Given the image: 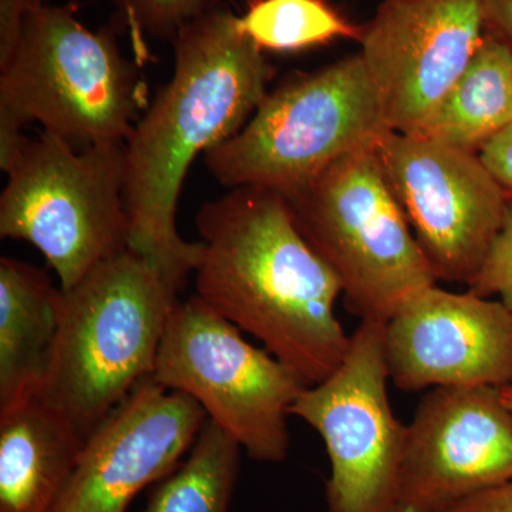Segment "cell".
I'll return each instance as SVG.
<instances>
[{
  "label": "cell",
  "instance_id": "cell-16",
  "mask_svg": "<svg viewBox=\"0 0 512 512\" xmlns=\"http://www.w3.org/2000/svg\"><path fill=\"white\" fill-rule=\"evenodd\" d=\"M60 305L62 289L43 269L9 256L0 259V412L39 393Z\"/></svg>",
  "mask_w": 512,
  "mask_h": 512
},
{
  "label": "cell",
  "instance_id": "cell-26",
  "mask_svg": "<svg viewBox=\"0 0 512 512\" xmlns=\"http://www.w3.org/2000/svg\"><path fill=\"white\" fill-rule=\"evenodd\" d=\"M500 393L503 402L507 404L508 409L512 410V384L511 386L501 387Z\"/></svg>",
  "mask_w": 512,
  "mask_h": 512
},
{
  "label": "cell",
  "instance_id": "cell-3",
  "mask_svg": "<svg viewBox=\"0 0 512 512\" xmlns=\"http://www.w3.org/2000/svg\"><path fill=\"white\" fill-rule=\"evenodd\" d=\"M178 293L131 249L62 291L59 329L37 399L86 440L153 376Z\"/></svg>",
  "mask_w": 512,
  "mask_h": 512
},
{
  "label": "cell",
  "instance_id": "cell-11",
  "mask_svg": "<svg viewBox=\"0 0 512 512\" xmlns=\"http://www.w3.org/2000/svg\"><path fill=\"white\" fill-rule=\"evenodd\" d=\"M484 0H383L360 56L390 130L417 134L476 55Z\"/></svg>",
  "mask_w": 512,
  "mask_h": 512
},
{
  "label": "cell",
  "instance_id": "cell-24",
  "mask_svg": "<svg viewBox=\"0 0 512 512\" xmlns=\"http://www.w3.org/2000/svg\"><path fill=\"white\" fill-rule=\"evenodd\" d=\"M446 512H512V480L473 495Z\"/></svg>",
  "mask_w": 512,
  "mask_h": 512
},
{
  "label": "cell",
  "instance_id": "cell-1",
  "mask_svg": "<svg viewBox=\"0 0 512 512\" xmlns=\"http://www.w3.org/2000/svg\"><path fill=\"white\" fill-rule=\"evenodd\" d=\"M173 76L126 140L128 249L183 289L202 242L177 229L185 175L200 154L241 130L268 94L274 69L238 28V16L208 9L173 39Z\"/></svg>",
  "mask_w": 512,
  "mask_h": 512
},
{
  "label": "cell",
  "instance_id": "cell-21",
  "mask_svg": "<svg viewBox=\"0 0 512 512\" xmlns=\"http://www.w3.org/2000/svg\"><path fill=\"white\" fill-rule=\"evenodd\" d=\"M468 292L483 298L498 295L512 313V197H508L503 227Z\"/></svg>",
  "mask_w": 512,
  "mask_h": 512
},
{
  "label": "cell",
  "instance_id": "cell-12",
  "mask_svg": "<svg viewBox=\"0 0 512 512\" xmlns=\"http://www.w3.org/2000/svg\"><path fill=\"white\" fill-rule=\"evenodd\" d=\"M512 480V410L500 387H434L407 424L402 512H446Z\"/></svg>",
  "mask_w": 512,
  "mask_h": 512
},
{
  "label": "cell",
  "instance_id": "cell-9",
  "mask_svg": "<svg viewBox=\"0 0 512 512\" xmlns=\"http://www.w3.org/2000/svg\"><path fill=\"white\" fill-rule=\"evenodd\" d=\"M386 322L360 320L342 365L305 387L291 416L318 431L330 461L325 512H402L407 424L390 406Z\"/></svg>",
  "mask_w": 512,
  "mask_h": 512
},
{
  "label": "cell",
  "instance_id": "cell-2",
  "mask_svg": "<svg viewBox=\"0 0 512 512\" xmlns=\"http://www.w3.org/2000/svg\"><path fill=\"white\" fill-rule=\"evenodd\" d=\"M202 245L197 296L316 386L350 345L336 316L342 284L303 238L284 195L232 188L195 218Z\"/></svg>",
  "mask_w": 512,
  "mask_h": 512
},
{
  "label": "cell",
  "instance_id": "cell-8",
  "mask_svg": "<svg viewBox=\"0 0 512 512\" xmlns=\"http://www.w3.org/2000/svg\"><path fill=\"white\" fill-rule=\"evenodd\" d=\"M151 379L200 403L252 460L276 464L288 457L286 420L308 386L197 295L175 303Z\"/></svg>",
  "mask_w": 512,
  "mask_h": 512
},
{
  "label": "cell",
  "instance_id": "cell-6",
  "mask_svg": "<svg viewBox=\"0 0 512 512\" xmlns=\"http://www.w3.org/2000/svg\"><path fill=\"white\" fill-rule=\"evenodd\" d=\"M0 237L30 242L69 291L128 249L126 143L77 150L43 133L0 164Z\"/></svg>",
  "mask_w": 512,
  "mask_h": 512
},
{
  "label": "cell",
  "instance_id": "cell-14",
  "mask_svg": "<svg viewBox=\"0 0 512 512\" xmlns=\"http://www.w3.org/2000/svg\"><path fill=\"white\" fill-rule=\"evenodd\" d=\"M384 345L403 392L512 384V313L476 293L424 289L387 320Z\"/></svg>",
  "mask_w": 512,
  "mask_h": 512
},
{
  "label": "cell",
  "instance_id": "cell-22",
  "mask_svg": "<svg viewBox=\"0 0 512 512\" xmlns=\"http://www.w3.org/2000/svg\"><path fill=\"white\" fill-rule=\"evenodd\" d=\"M47 2L49 0H0V64L12 55L25 19Z\"/></svg>",
  "mask_w": 512,
  "mask_h": 512
},
{
  "label": "cell",
  "instance_id": "cell-10",
  "mask_svg": "<svg viewBox=\"0 0 512 512\" xmlns=\"http://www.w3.org/2000/svg\"><path fill=\"white\" fill-rule=\"evenodd\" d=\"M375 151L437 281L470 285L503 227L510 195L477 151L396 131Z\"/></svg>",
  "mask_w": 512,
  "mask_h": 512
},
{
  "label": "cell",
  "instance_id": "cell-17",
  "mask_svg": "<svg viewBox=\"0 0 512 512\" xmlns=\"http://www.w3.org/2000/svg\"><path fill=\"white\" fill-rule=\"evenodd\" d=\"M512 124V47L485 35L476 55L416 136L477 151Z\"/></svg>",
  "mask_w": 512,
  "mask_h": 512
},
{
  "label": "cell",
  "instance_id": "cell-20",
  "mask_svg": "<svg viewBox=\"0 0 512 512\" xmlns=\"http://www.w3.org/2000/svg\"><path fill=\"white\" fill-rule=\"evenodd\" d=\"M119 9L133 42L138 66L150 59L148 39H171L207 12L208 0H111Z\"/></svg>",
  "mask_w": 512,
  "mask_h": 512
},
{
  "label": "cell",
  "instance_id": "cell-13",
  "mask_svg": "<svg viewBox=\"0 0 512 512\" xmlns=\"http://www.w3.org/2000/svg\"><path fill=\"white\" fill-rule=\"evenodd\" d=\"M207 420L188 394L144 380L83 441L55 512H127L177 470Z\"/></svg>",
  "mask_w": 512,
  "mask_h": 512
},
{
  "label": "cell",
  "instance_id": "cell-5",
  "mask_svg": "<svg viewBox=\"0 0 512 512\" xmlns=\"http://www.w3.org/2000/svg\"><path fill=\"white\" fill-rule=\"evenodd\" d=\"M390 131L359 53L266 94L248 123L204 160L229 190L262 188L288 197Z\"/></svg>",
  "mask_w": 512,
  "mask_h": 512
},
{
  "label": "cell",
  "instance_id": "cell-18",
  "mask_svg": "<svg viewBox=\"0 0 512 512\" xmlns=\"http://www.w3.org/2000/svg\"><path fill=\"white\" fill-rule=\"evenodd\" d=\"M241 466V446L208 419L188 460L161 480L143 512H228Z\"/></svg>",
  "mask_w": 512,
  "mask_h": 512
},
{
  "label": "cell",
  "instance_id": "cell-7",
  "mask_svg": "<svg viewBox=\"0 0 512 512\" xmlns=\"http://www.w3.org/2000/svg\"><path fill=\"white\" fill-rule=\"evenodd\" d=\"M285 200L303 238L338 275L346 309L360 320L387 322L437 284L375 146L340 158Z\"/></svg>",
  "mask_w": 512,
  "mask_h": 512
},
{
  "label": "cell",
  "instance_id": "cell-23",
  "mask_svg": "<svg viewBox=\"0 0 512 512\" xmlns=\"http://www.w3.org/2000/svg\"><path fill=\"white\" fill-rule=\"evenodd\" d=\"M477 154L505 192H512V124L485 141Z\"/></svg>",
  "mask_w": 512,
  "mask_h": 512
},
{
  "label": "cell",
  "instance_id": "cell-19",
  "mask_svg": "<svg viewBox=\"0 0 512 512\" xmlns=\"http://www.w3.org/2000/svg\"><path fill=\"white\" fill-rule=\"evenodd\" d=\"M238 28L264 52H296L362 35L325 0H256L238 16Z\"/></svg>",
  "mask_w": 512,
  "mask_h": 512
},
{
  "label": "cell",
  "instance_id": "cell-4",
  "mask_svg": "<svg viewBox=\"0 0 512 512\" xmlns=\"http://www.w3.org/2000/svg\"><path fill=\"white\" fill-rule=\"evenodd\" d=\"M140 69L110 30L94 32L72 9L46 5L30 13L0 64V163L30 123L77 150L126 143L148 107Z\"/></svg>",
  "mask_w": 512,
  "mask_h": 512
},
{
  "label": "cell",
  "instance_id": "cell-15",
  "mask_svg": "<svg viewBox=\"0 0 512 512\" xmlns=\"http://www.w3.org/2000/svg\"><path fill=\"white\" fill-rule=\"evenodd\" d=\"M83 440L37 397L0 412V512H55Z\"/></svg>",
  "mask_w": 512,
  "mask_h": 512
},
{
  "label": "cell",
  "instance_id": "cell-25",
  "mask_svg": "<svg viewBox=\"0 0 512 512\" xmlns=\"http://www.w3.org/2000/svg\"><path fill=\"white\" fill-rule=\"evenodd\" d=\"M487 23L495 26L512 43V0H484Z\"/></svg>",
  "mask_w": 512,
  "mask_h": 512
}]
</instances>
